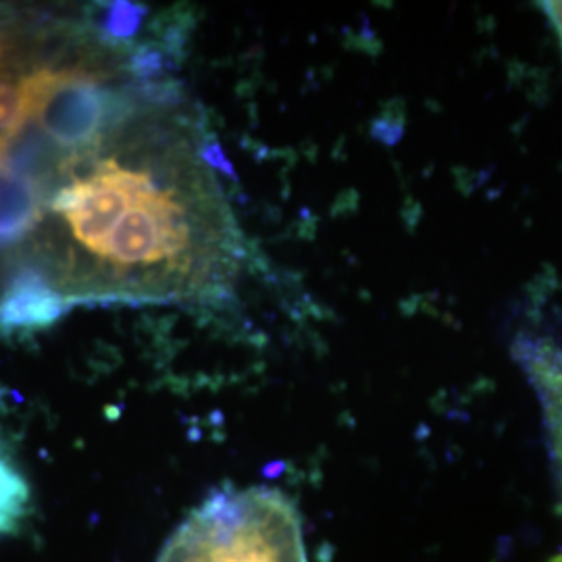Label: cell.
Wrapping results in <instances>:
<instances>
[{
	"instance_id": "6da1fadb",
	"label": "cell",
	"mask_w": 562,
	"mask_h": 562,
	"mask_svg": "<svg viewBox=\"0 0 562 562\" xmlns=\"http://www.w3.org/2000/svg\"><path fill=\"white\" fill-rule=\"evenodd\" d=\"M157 562H308L301 515L281 492H217L192 510Z\"/></svg>"
},
{
	"instance_id": "7a4b0ae2",
	"label": "cell",
	"mask_w": 562,
	"mask_h": 562,
	"mask_svg": "<svg viewBox=\"0 0 562 562\" xmlns=\"http://www.w3.org/2000/svg\"><path fill=\"white\" fill-rule=\"evenodd\" d=\"M97 69L41 67L27 74V123L38 125L42 136L60 153L78 155L97 150L117 130L130 125L138 104L130 94L102 86Z\"/></svg>"
},
{
	"instance_id": "3957f363",
	"label": "cell",
	"mask_w": 562,
	"mask_h": 562,
	"mask_svg": "<svg viewBox=\"0 0 562 562\" xmlns=\"http://www.w3.org/2000/svg\"><path fill=\"white\" fill-rule=\"evenodd\" d=\"M69 302L36 267L21 262L0 296V329H38L59 322Z\"/></svg>"
},
{
	"instance_id": "277c9868",
	"label": "cell",
	"mask_w": 562,
	"mask_h": 562,
	"mask_svg": "<svg viewBox=\"0 0 562 562\" xmlns=\"http://www.w3.org/2000/svg\"><path fill=\"white\" fill-rule=\"evenodd\" d=\"M46 194L38 183L0 165V244H13L32 232L44 215Z\"/></svg>"
},
{
	"instance_id": "5b68a950",
	"label": "cell",
	"mask_w": 562,
	"mask_h": 562,
	"mask_svg": "<svg viewBox=\"0 0 562 562\" xmlns=\"http://www.w3.org/2000/svg\"><path fill=\"white\" fill-rule=\"evenodd\" d=\"M99 11V38L104 44H130L138 36L142 23L148 18V9L138 2H127V0H117V2H106L101 4Z\"/></svg>"
},
{
	"instance_id": "8992f818",
	"label": "cell",
	"mask_w": 562,
	"mask_h": 562,
	"mask_svg": "<svg viewBox=\"0 0 562 562\" xmlns=\"http://www.w3.org/2000/svg\"><path fill=\"white\" fill-rule=\"evenodd\" d=\"M27 498L30 492L20 473L11 462L0 457V533L18 525L25 513Z\"/></svg>"
},
{
	"instance_id": "52a82bcc",
	"label": "cell",
	"mask_w": 562,
	"mask_h": 562,
	"mask_svg": "<svg viewBox=\"0 0 562 562\" xmlns=\"http://www.w3.org/2000/svg\"><path fill=\"white\" fill-rule=\"evenodd\" d=\"M542 7L546 9V13L550 15L552 23H554V27H557L562 42V2H546Z\"/></svg>"
}]
</instances>
